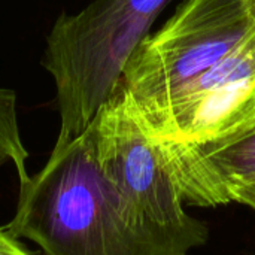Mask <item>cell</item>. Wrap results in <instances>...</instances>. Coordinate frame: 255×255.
<instances>
[{
    "label": "cell",
    "instance_id": "1",
    "mask_svg": "<svg viewBox=\"0 0 255 255\" xmlns=\"http://www.w3.org/2000/svg\"><path fill=\"white\" fill-rule=\"evenodd\" d=\"M12 221L13 238L34 242L42 255H188L142 227L102 172L90 131L52 149L24 185Z\"/></svg>",
    "mask_w": 255,
    "mask_h": 255
},
{
    "label": "cell",
    "instance_id": "2",
    "mask_svg": "<svg viewBox=\"0 0 255 255\" xmlns=\"http://www.w3.org/2000/svg\"><path fill=\"white\" fill-rule=\"evenodd\" d=\"M167 1L94 0L81 12L55 19L42 57L60 114L55 148L84 133Z\"/></svg>",
    "mask_w": 255,
    "mask_h": 255
},
{
    "label": "cell",
    "instance_id": "3",
    "mask_svg": "<svg viewBox=\"0 0 255 255\" xmlns=\"http://www.w3.org/2000/svg\"><path fill=\"white\" fill-rule=\"evenodd\" d=\"M255 28V0H187L148 34L127 61L121 84L139 115L161 108L232 52Z\"/></svg>",
    "mask_w": 255,
    "mask_h": 255
},
{
    "label": "cell",
    "instance_id": "4",
    "mask_svg": "<svg viewBox=\"0 0 255 255\" xmlns=\"http://www.w3.org/2000/svg\"><path fill=\"white\" fill-rule=\"evenodd\" d=\"M94 152L105 176L142 227L175 242L187 253L209 236L206 224L184 209V200L163 167L121 81L88 124Z\"/></svg>",
    "mask_w": 255,
    "mask_h": 255
},
{
    "label": "cell",
    "instance_id": "5",
    "mask_svg": "<svg viewBox=\"0 0 255 255\" xmlns=\"http://www.w3.org/2000/svg\"><path fill=\"white\" fill-rule=\"evenodd\" d=\"M137 117L155 142L196 145L255 124V28L161 108Z\"/></svg>",
    "mask_w": 255,
    "mask_h": 255
},
{
    "label": "cell",
    "instance_id": "6",
    "mask_svg": "<svg viewBox=\"0 0 255 255\" xmlns=\"http://www.w3.org/2000/svg\"><path fill=\"white\" fill-rule=\"evenodd\" d=\"M155 142V140H154ZM163 167L185 205L221 206L255 181V124L206 143L155 142Z\"/></svg>",
    "mask_w": 255,
    "mask_h": 255
},
{
    "label": "cell",
    "instance_id": "7",
    "mask_svg": "<svg viewBox=\"0 0 255 255\" xmlns=\"http://www.w3.org/2000/svg\"><path fill=\"white\" fill-rule=\"evenodd\" d=\"M27 157L28 152L19 133L16 94L10 88L0 87V167L12 163L19 178V185H24L30 179L25 169Z\"/></svg>",
    "mask_w": 255,
    "mask_h": 255
},
{
    "label": "cell",
    "instance_id": "8",
    "mask_svg": "<svg viewBox=\"0 0 255 255\" xmlns=\"http://www.w3.org/2000/svg\"><path fill=\"white\" fill-rule=\"evenodd\" d=\"M0 255H33L6 229H0Z\"/></svg>",
    "mask_w": 255,
    "mask_h": 255
},
{
    "label": "cell",
    "instance_id": "9",
    "mask_svg": "<svg viewBox=\"0 0 255 255\" xmlns=\"http://www.w3.org/2000/svg\"><path fill=\"white\" fill-rule=\"evenodd\" d=\"M233 202L242 203L248 208H251L253 211H255V181L236 190L233 194Z\"/></svg>",
    "mask_w": 255,
    "mask_h": 255
}]
</instances>
